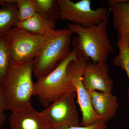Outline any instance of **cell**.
<instances>
[{
	"instance_id": "cell-1",
	"label": "cell",
	"mask_w": 129,
	"mask_h": 129,
	"mask_svg": "<svg viewBox=\"0 0 129 129\" xmlns=\"http://www.w3.org/2000/svg\"><path fill=\"white\" fill-rule=\"evenodd\" d=\"M108 16L99 25L84 28L69 23L67 27L77 35L72 40L73 50L77 58H84L93 63H106L109 54L114 51L107 32Z\"/></svg>"
},
{
	"instance_id": "cell-2",
	"label": "cell",
	"mask_w": 129,
	"mask_h": 129,
	"mask_svg": "<svg viewBox=\"0 0 129 129\" xmlns=\"http://www.w3.org/2000/svg\"><path fill=\"white\" fill-rule=\"evenodd\" d=\"M33 74L32 61L20 65L11 64L1 85L7 110L13 112L32 106L35 84Z\"/></svg>"
},
{
	"instance_id": "cell-3",
	"label": "cell",
	"mask_w": 129,
	"mask_h": 129,
	"mask_svg": "<svg viewBox=\"0 0 129 129\" xmlns=\"http://www.w3.org/2000/svg\"><path fill=\"white\" fill-rule=\"evenodd\" d=\"M73 34L66 27L52 30L44 36L39 51L32 61L33 74L36 78L53 71L69 54Z\"/></svg>"
},
{
	"instance_id": "cell-4",
	"label": "cell",
	"mask_w": 129,
	"mask_h": 129,
	"mask_svg": "<svg viewBox=\"0 0 129 129\" xmlns=\"http://www.w3.org/2000/svg\"><path fill=\"white\" fill-rule=\"evenodd\" d=\"M77 58L76 52L72 50L53 71L37 79L34 84V96L38 97L43 107H47L65 92H75L69 78L67 69L69 63Z\"/></svg>"
},
{
	"instance_id": "cell-5",
	"label": "cell",
	"mask_w": 129,
	"mask_h": 129,
	"mask_svg": "<svg viewBox=\"0 0 129 129\" xmlns=\"http://www.w3.org/2000/svg\"><path fill=\"white\" fill-rule=\"evenodd\" d=\"M11 64L20 65L32 61L41 47L44 36L17 27L12 28L4 37Z\"/></svg>"
},
{
	"instance_id": "cell-6",
	"label": "cell",
	"mask_w": 129,
	"mask_h": 129,
	"mask_svg": "<svg viewBox=\"0 0 129 129\" xmlns=\"http://www.w3.org/2000/svg\"><path fill=\"white\" fill-rule=\"evenodd\" d=\"M60 12V19L89 28L99 25L109 16L110 11L104 6L92 9L91 0L74 2L70 0H57Z\"/></svg>"
},
{
	"instance_id": "cell-7",
	"label": "cell",
	"mask_w": 129,
	"mask_h": 129,
	"mask_svg": "<svg viewBox=\"0 0 129 129\" xmlns=\"http://www.w3.org/2000/svg\"><path fill=\"white\" fill-rule=\"evenodd\" d=\"M75 92H66L40 112L41 114L52 128L80 125L76 109Z\"/></svg>"
},
{
	"instance_id": "cell-8",
	"label": "cell",
	"mask_w": 129,
	"mask_h": 129,
	"mask_svg": "<svg viewBox=\"0 0 129 129\" xmlns=\"http://www.w3.org/2000/svg\"><path fill=\"white\" fill-rule=\"evenodd\" d=\"M88 61L82 58L72 61L68 67V75L75 89L78 104L82 113L80 125L88 126L101 121L92 108L89 92L83 85L81 78Z\"/></svg>"
},
{
	"instance_id": "cell-9",
	"label": "cell",
	"mask_w": 129,
	"mask_h": 129,
	"mask_svg": "<svg viewBox=\"0 0 129 129\" xmlns=\"http://www.w3.org/2000/svg\"><path fill=\"white\" fill-rule=\"evenodd\" d=\"M83 85L89 91L112 92L113 83L106 63L88 61L81 78Z\"/></svg>"
},
{
	"instance_id": "cell-10",
	"label": "cell",
	"mask_w": 129,
	"mask_h": 129,
	"mask_svg": "<svg viewBox=\"0 0 129 129\" xmlns=\"http://www.w3.org/2000/svg\"><path fill=\"white\" fill-rule=\"evenodd\" d=\"M9 122L11 129H53L32 106L12 112Z\"/></svg>"
},
{
	"instance_id": "cell-11",
	"label": "cell",
	"mask_w": 129,
	"mask_h": 129,
	"mask_svg": "<svg viewBox=\"0 0 129 129\" xmlns=\"http://www.w3.org/2000/svg\"><path fill=\"white\" fill-rule=\"evenodd\" d=\"M93 110L101 121H110L116 115L119 104L117 98L112 92L89 91Z\"/></svg>"
},
{
	"instance_id": "cell-12",
	"label": "cell",
	"mask_w": 129,
	"mask_h": 129,
	"mask_svg": "<svg viewBox=\"0 0 129 129\" xmlns=\"http://www.w3.org/2000/svg\"><path fill=\"white\" fill-rule=\"evenodd\" d=\"M109 6L112 13L113 25L117 32L118 40L125 43L129 48V0L124 3Z\"/></svg>"
},
{
	"instance_id": "cell-13",
	"label": "cell",
	"mask_w": 129,
	"mask_h": 129,
	"mask_svg": "<svg viewBox=\"0 0 129 129\" xmlns=\"http://www.w3.org/2000/svg\"><path fill=\"white\" fill-rule=\"evenodd\" d=\"M55 22L48 20L37 13L25 21H18L15 27L44 36L55 29Z\"/></svg>"
},
{
	"instance_id": "cell-14",
	"label": "cell",
	"mask_w": 129,
	"mask_h": 129,
	"mask_svg": "<svg viewBox=\"0 0 129 129\" xmlns=\"http://www.w3.org/2000/svg\"><path fill=\"white\" fill-rule=\"evenodd\" d=\"M18 19V7L16 0H6L0 8V38L4 37L15 27Z\"/></svg>"
},
{
	"instance_id": "cell-15",
	"label": "cell",
	"mask_w": 129,
	"mask_h": 129,
	"mask_svg": "<svg viewBox=\"0 0 129 129\" xmlns=\"http://www.w3.org/2000/svg\"><path fill=\"white\" fill-rule=\"evenodd\" d=\"M37 13L50 21L60 19V12L57 0H35Z\"/></svg>"
},
{
	"instance_id": "cell-16",
	"label": "cell",
	"mask_w": 129,
	"mask_h": 129,
	"mask_svg": "<svg viewBox=\"0 0 129 129\" xmlns=\"http://www.w3.org/2000/svg\"><path fill=\"white\" fill-rule=\"evenodd\" d=\"M117 46L119 53L113 60L114 66L120 67L127 74L129 80V48L123 42L118 40ZM128 103L129 107V88L128 90Z\"/></svg>"
},
{
	"instance_id": "cell-17",
	"label": "cell",
	"mask_w": 129,
	"mask_h": 129,
	"mask_svg": "<svg viewBox=\"0 0 129 129\" xmlns=\"http://www.w3.org/2000/svg\"><path fill=\"white\" fill-rule=\"evenodd\" d=\"M18 21L27 20L37 13L35 0H16Z\"/></svg>"
},
{
	"instance_id": "cell-18",
	"label": "cell",
	"mask_w": 129,
	"mask_h": 129,
	"mask_svg": "<svg viewBox=\"0 0 129 129\" xmlns=\"http://www.w3.org/2000/svg\"><path fill=\"white\" fill-rule=\"evenodd\" d=\"M10 56L4 37L0 38V83L3 82L11 66Z\"/></svg>"
},
{
	"instance_id": "cell-19",
	"label": "cell",
	"mask_w": 129,
	"mask_h": 129,
	"mask_svg": "<svg viewBox=\"0 0 129 129\" xmlns=\"http://www.w3.org/2000/svg\"><path fill=\"white\" fill-rule=\"evenodd\" d=\"M7 109V103L3 89L0 86V129L4 125L6 120L7 116L5 112Z\"/></svg>"
},
{
	"instance_id": "cell-20",
	"label": "cell",
	"mask_w": 129,
	"mask_h": 129,
	"mask_svg": "<svg viewBox=\"0 0 129 129\" xmlns=\"http://www.w3.org/2000/svg\"><path fill=\"white\" fill-rule=\"evenodd\" d=\"M106 123L102 121L96 122L94 124L88 126L79 125L72 127H59L56 129H107Z\"/></svg>"
},
{
	"instance_id": "cell-21",
	"label": "cell",
	"mask_w": 129,
	"mask_h": 129,
	"mask_svg": "<svg viewBox=\"0 0 129 129\" xmlns=\"http://www.w3.org/2000/svg\"><path fill=\"white\" fill-rule=\"evenodd\" d=\"M128 0H108L107 1L108 4L109 5L120 4L127 2Z\"/></svg>"
},
{
	"instance_id": "cell-22",
	"label": "cell",
	"mask_w": 129,
	"mask_h": 129,
	"mask_svg": "<svg viewBox=\"0 0 129 129\" xmlns=\"http://www.w3.org/2000/svg\"><path fill=\"white\" fill-rule=\"evenodd\" d=\"M6 2V0H0V7H1L5 4Z\"/></svg>"
},
{
	"instance_id": "cell-23",
	"label": "cell",
	"mask_w": 129,
	"mask_h": 129,
	"mask_svg": "<svg viewBox=\"0 0 129 129\" xmlns=\"http://www.w3.org/2000/svg\"><path fill=\"white\" fill-rule=\"evenodd\" d=\"M0 86H1V83H0Z\"/></svg>"
},
{
	"instance_id": "cell-24",
	"label": "cell",
	"mask_w": 129,
	"mask_h": 129,
	"mask_svg": "<svg viewBox=\"0 0 129 129\" xmlns=\"http://www.w3.org/2000/svg\"></svg>"
}]
</instances>
